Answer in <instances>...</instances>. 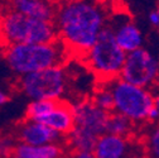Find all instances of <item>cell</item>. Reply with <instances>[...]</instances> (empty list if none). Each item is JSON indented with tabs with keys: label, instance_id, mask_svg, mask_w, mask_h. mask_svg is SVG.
Segmentation results:
<instances>
[{
	"label": "cell",
	"instance_id": "cell-1",
	"mask_svg": "<svg viewBox=\"0 0 159 158\" xmlns=\"http://www.w3.org/2000/svg\"><path fill=\"white\" fill-rule=\"evenodd\" d=\"M58 38L70 52L84 56L107 26L109 14L105 4L91 0H65L54 15Z\"/></svg>",
	"mask_w": 159,
	"mask_h": 158
},
{
	"label": "cell",
	"instance_id": "cell-2",
	"mask_svg": "<svg viewBox=\"0 0 159 158\" xmlns=\"http://www.w3.org/2000/svg\"><path fill=\"white\" fill-rule=\"evenodd\" d=\"M70 49L59 38L46 43H18L4 48V58L9 70L16 76L41 71L53 66H63Z\"/></svg>",
	"mask_w": 159,
	"mask_h": 158
},
{
	"label": "cell",
	"instance_id": "cell-3",
	"mask_svg": "<svg viewBox=\"0 0 159 158\" xmlns=\"http://www.w3.org/2000/svg\"><path fill=\"white\" fill-rule=\"evenodd\" d=\"M58 38L54 22L35 19L14 10L3 14L0 41L5 46L18 43H46Z\"/></svg>",
	"mask_w": 159,
	"mask_h": 158
},
{
	"label": "cell",
	"instance_id": "cell-4",
	"mask_svg": "<svg viewBox=\"0 0 159 158\" xmlns=\"http://www.w3.org/2000/svg\"><path fill=\"white\" fill-rule=\"evenodd\" d=\"M125 56L126 53L116 43L111 28L106 26L82 58L98 81H109L119 77Z\"/></svg>",
	"mask_w": 159,
	"mask_h": 158
},
{
	"label": "cell",
	"instance_id": "cell-5",
	"mask_svg": "<svg viewBox=\"0 0 159 158\" xmlns=\"http://www.w3.org/2000/svg\"><path fill=\"white\" fill-rule=\"evenodd\" d=\"M107 82L114 96V111L126 116L133 124L145 122L149 110L154 106L153 94L145 87L129 84L119 77Z\"/></svg>",
	"mask_w": 159,
	"mask_h": 158
},
{
	"label": "cell",
	"instance_id": "cell-6",
	"mask_svg": "<svg viewBox=\"0 0 159 158\" xmlns=\"http://www.w3.org/2000/svg\"><path fill=\"white\" fill-rule=\"evenodd\" d=\"M68 75L63 66H53L20 76L19 89L30 100H58L67 90Z\"/></svg>",
	"mask_w": 159,
	"mask_h": 158
},
{
	"label": "cell",
	"instance_id": "cell-7",
	"mask_svg": "<svg viewBox=\"0 0 159 158\" xmlns=\"http://www.w3.org/2000/svg\"><path fill=\"white\" fill-rule=\"evenodd\" d=\"M119 78L148 89L159 78V60L143 47L131 51L125 56Z\"/></svg>",
	"mask_w": 159,
	"mask_h": 158
},
{
	"label": "cell",
	"instance_id": "cell-8",
	"mask_svg": "<svg viewBox=\"0 0 159 158\" xmlns=\"http://www.w3.org/2000/svg\"><path fill=\"white\" fill-rule=\"evenodd\" d=\"M73 106V118L75 125L78 128H82L96 137H100L101 134L106 133L107 120L110 113L97 108L91 100H82Z\"/></svg>",
	"mask_w": 159,
	"mask_h": 158
},
{
	"label": "cell",
	"instance_id": "cell-9",
	"mask_svg": "<svg viewBox=\"0 0 159 158\" xmlns=\"http://www.w3.org/2000/svg\"><path fill=\"white\" fill-rule=\"evenodd\" d=\"M92 153L95 158H135L136 146L130 137L104 133L97 138Z\"/></svg>",
	"mask_w": 159,
	"mask_h": 158
},
{
	"label": "cell",
	"instance_id": "cell-10",
	"mask_svg": "<svg viewBox=\"0 0 159 158\" xmlns=\"http://www.w3.org/2000/svg\"><path fill=\"white\" fill-rule=\"evenodd\" d=\"M16 138L19 143H25L32 146H42L49 143H57L61 141L63 137H61L57 132L47 127L41 122H34L25 119L18 128Z\"/></svg>",
	"mask_w": 159,
	"mask_h": 158
},
{
	"label": "cell",
	"instance_id": "cell-11",
	"mask_svg": "<svg viewBox=\"0 0 159 158\" xmlns=\"http://www.w3.org/2000/svg\"><path fill=\"white\" fill-rule=\"evenodd\" d=\"M107 26L111 28L115 41L125 53L135 51L143 47L144 37L142 30L129 18L120 19V21L107 22Z\"/></svg>",
	"mask_w": 159,
	"mask_h": 158
},
{
	"label": "cell",
	"instance_id": "cell-12",
	"mask_svg": "<svg viewBox=\"0 0 159 158\" xmlns=\"http://www.w3.org/2000/svg\"><path fill=\"white\" fill-rule=\"evenodd\" d=\"M41 123L57 132L61 137H67L75 127L72 104L63 99H58L53 108L42 118Z\"/></svg>",
	"mask_w": 159,
	"mask_h": 158
},
{
	"label": "cell",
	"instance_id": "cell-13",
	"mask_svg": "<svg viewBox=\"0 0 159 158\" xmlns=\"http://www.w3.org/2000/svg\"><path fill=\"white\" fill-rule=\"evenodd\" d=\"M10 10L51 22L54 21L56 15V8L48 0H10Z\"/></svg>",
	"mask_w": 159,
	"mask_h": 158
},
{
	"label": "cell",
	"instance_id": "cell-14",
	"mask_svg": "<svg viewBox=\"0 0 159 158\" xmlns=\"http://www.w3.org/2000/svg\"><path fill=\"white\" fill-rule=\"evenodd\" d=\"M63 149L58 143L32 146L18 143L11 158H62Z\"/></svg>",
	"mask_w": 159,
	"mask_h": 158
},
{
	"label": "cell",
	"instance_id": "cell-15",
	"mask_svg": "<svg viewBox=\"0 0 159 158\" xmlns=\"http://www.w3.org/2000/svg\"><path fill=\"white\" fill-rule=\"evenodd\" d=\"M97 138L95 134L75 125L67 135V142L73 152H92Z\"/></svg>",
	"mask_w": 159,
	"mask_h": 158
},
{
	"label": "cell",
	"instance_id": "cell-16",
	"mask_svg": "<svg viewBox=\"0 0 159 158\" xmlns=\"http://www.w3.org/2000/svg\"><path fill=\"white\" fill-rule=\"evenodd\" d=\"M134 125L133 122H130L126 116L111 111L109 115L106 133L120 135V137H131L134 133Z\"/></svg>",
	"mask_w": 159,
	"mask_h": 158
},
{
	"label": "cell",
	"instance_id": "cell-17",
	"mask_svg": "<svg viewBox=\"0 0 159 158\" xmlns=\"http://www.w3.org/2000/svg\"><path fill=\"white\" fill-rule=\"evenodd\" d=\"M101 84L95 90L91 101L97 106L107 113L114 111V96L110 90L107 81H100Z\"/></svg>",
	"mask_w": 159,
	"mask_h": 158
},
{
	"label": "cell",
	"instance_id": "cell-18",
	"mask_svg": "<svg viewBox=\"0 0 159 158\" xmlns=\"http://www.w3.org/2000/svg\"><path fill=\"white\" fill-rule=\"evenodd\" d=\"M56 100H32L25 111V119L41 122L42 118L53 108Z\"/></svg>",
	"mask_w": 159,
	"mask_h": 158
},
{
	"label": "cell",
	"instance_id": "cell-19",
	"mask_svg": "<svg viewBox=\"0 0 159 158\" xmlns=\"http://www.w3.org/2000/svg\"><path fill=\"white\" fill-rule=\"evenodd\" d=\"M143 147L148 158H159V123L148 130Z\"/></svg>",
	"mask_w": 159,
	"mask_h": 158
},
{
	"label": "cell",
	"instance_id": "cell-20",
	"mask_svg": "<svg viewBox=\"0 0 159 158\" xmlns=\"http://www.w3.org/2000/svg\"><path fill=\"white\" fill-rule=\"evenodd\" d=\"M16 139L11 135H0V158H11L16 146Z\"/></svg>",
	"mask_w": 159,
	"mask_h": 158
},
{
	"label": "cell",
	"instance_id": "cell-21",
	"mask_svg": "<svg viewBox=\"0 0 159 158\" xmlns=\"http://www.w3.org/2000/svg\"><path fill=\"white\" fill-rule=\"evenodd\" d=\"M147 120H149V122H152V123H155L157 120H159V111L155 109V106H153V108L149 110Z\"/></svg>",
	"mask_w": 159,
	"mask_h": 158
},
{
	"label": "cell",
	"instance_id": "cell-22",
	"mask_svg": "<svg viewBox=\"0 0 159 158\" xmlns=\"http://www.w3.org/2000/svg\"><path fill=\"white\" fill-rule=\"evenodd\" d=\"M9 101H10V96H9V94H8L5 90L0 89V108L4 106V105H7Z\"/></svg>",
	"mask_w": 159,
	"mask_h": 158
},
{
	"label": "cell",
	"instance_id": "cell-23",
	"mask_svg": "<svg viewBox=\"0 0 159 158\" xmlns=\"http://www.w3.org/2000/svg\"><path fill=\"white\" fill-rule=\"evenodd\" d=\"M149 22H150L154 27H159V15H158L157 10L149 14Z\"/></svg>",
	"mask_w": 159,
	"mask_h": 158
},
{
	"label": "cell",
	"instance_id": "cell-24",
	"mask_svg": "<svg viewBox=\"0 0 159 158\" xmlns=\"http://www.w3.org/2000/svg\"><path fill=\"white\" fill-rule=\"evenodd\" d=\"M73 158H95L92 152H75Z\"/></svg>",
	"mask_w": 159,
	"mask_h": 158
},
{
	"label": "cell",
	"instance_id": "cell-25",
	"mask_svg": "<svg viewBox=\"0 0 159 158\" xmlns=\"http://www.w3.org/2000/svg\"><path fill=\"white\" fill-rule=\"evenodd\" d=\"M154 106H155V109L159 111V95L154 97Z\"/></svg>",
	"mask_w": 159,
	"mask_h": 158
},
{
	"label": "cell",
	"instance_id": "cell-26",
	"mask_svg": "<svg viewBox=\"0 0 159 158\" xmlns=\"http://www.w3.org/2000/svg\"><path fill=\"white\" fill-rule=\"evenodd\" d=\"M91 2H95V3H100V4H106L107 2H110V0H91Z\"/></svg>",
	"mask_w": 159,
	"mask_h": 158
},
{
	"label": "cell",
	"instance_id": "cell-27",
	"mask_svg": "<svg viewBox=\"0 0 159 158\" xmlns=\"http://www.w3.org/2000/svg\"><path fill=\"white\" fill-rule=\"evenodd\" d=\"M2 19H3V14H2V10H0V27H2Z\"/></svg>",
	"mask_w": 159,
	"mask_h": 158
},
{
	"label": "cell",
	"instance_id": "cell-28",
	"mask_svg": "<svg viewBox=\"0 0 159 158\" xmlns=\"http://www.w3.org/2000/svg\"><path fill=\"white\" fill-rule=\"evenodd\" d=\"M157 13H158V15H159V9H158V10H157Z\"/></svg>",
	"mask_w": 159,
	"mask_h": 158
}]
</instances>
